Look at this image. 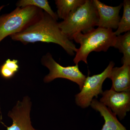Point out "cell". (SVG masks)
I'll use <instances>...</instances> for the list:
<instances>
[{"label": "cell", "mask_w": 130, "mask_h": 130, "mask_svg": "<svg viewBox=\"0 0 130 130\" xmlns=\"http://www.w3.org/2000/svg\"><path fill=\"white\" fill-rule=\"evenodd\" d=\"M10 36L13 41L24 45L37 42L55 43L72 56L75 55L77 50L72 41L61 30L57 20L44 11L38 20L24 30Z\"/></svg>", "instance_id": "cell-1"}, {"label": "cell", "mask_w": 130, "mask_h": 130, "mask_svg": "<svg viewBox=\"0 0 130 130\" xmlns=\"http://www.w3.org/2000/svg\"><path fill=\"white\" fill-rule=\"evenodd\" d=\"M116 36L112 29L99 28H94L83 33L79 32L73 36V40L80 44L77 48L73 62L78 65L83 61L88 64L87 58L93 51L106 52L109 47H113Z\"/></svg>", "instance_id": "cell-2"}, {"label": "cell", "mask_w": 130, "mask_h": 130, "mask_svg": "<svg viewBox=\"0 0 130 130\" xmlns=\"http://www.w3.org/2000/svg\"><path fill=\"white\" fill-rule=\"evenodd\" d=\"M99 17L93 0H85L83 5L70 13L67 18L59 23L61 30L72 41L79 32L85 33L97 26Z\"/></svg>", "instance_id": "cell-3"}, {"label": "cell", "mask_w": 130, "mask_h": 130, "mask_svg": "<svg viewBox=\"0 0 130 130\" xmlns=\"http://www.w3.org/2000/svg\"><path fill=\"white\" fill-rule=\"evenodd\" d=\"M43 11L36 7H17L0 16V43L7 37L24 30L42 16Z\"/></svg>", "instance_id": "cell-4"}, {"label": "cell", "mask_w": 130, "mask_h": 130, "mask_svg": "<svg viewBox=\"0 0 130 130\" xmlns=\"http://www.w3.org/2000/svg\"><path fill=\"white\" fill-rule=\"evenodd\" d=\"M41 63L49 71L43 78L44 83H48L56 78H65L77 84L80 90L83 88L86 77L80 71L78 65L62 66L55 61L50 53L42 56Z\"/></svg>", "instance_id": "cell-5"}, {"label": "cell", "mask_w": 130, "mask_h": 130, "mask_svg": "<svg viewBox=\"0 0 130 130\" xmlns=\"http://www.w3.org/2000/svg\"><path fill=\"white\" fill-rule=\"evenodd\" d=\"M114 65L115 63L111 61L101 73L86 77L80 93L75 95V101L77 106L83 108L88 107L90 106L93 98L95 96L97 98L99 95L102 94L103 84L108 78Z\"/></svg>", "instance_id": "cell-6"}, {"label": "cell", "mask_w": 130, "mask_h": 130, "mask_svg": "<svg viewBox=\"0 0 130 130\" xmlns=\"http://www.w3.org/2000/svg\"><path fill=\"white\" fill-rule=\"evenodd\" d=\"M31 105L30 98L28 96L17 102L8 114L12 120V124L11 126H6L7 130H38L31 124L30 117Z\"/></svg>", "instance_id": "cell-7"}, {"label": "cell", "mask_w": 130, "mask_h": 130, "mask_svg": "<svg viewBox=\"0 0 130 130\" xmlns=\"http://www.w3.org/2000/svg\"><path fill=\"white\" fill-rule=\"evenodd\" d=\"M102 94L100 102L108 107L120 120L124 118L130 110V91L118 92L111 89Z\"/></svg>", "instance_id": "cell-8"}, {"label": "cell", "mask_w": 130, "mask_h": 130, "mask_svg": "<svg viewBox=\"0 0 130 130\" xmlns=\"http://www.w3.org/2000/svg\"><path fill=\"white\" fill-rule=\"evenodd\" d=\"M97 9L99 20L97 26L99 28L116 29L120 20V12L123 3L117 6H108L98 0H93Z\"/></svg>", "instance_id": "cell-9"}, {"label": "cell", "mask_w": 130, "mask_h": 130, "mask_svg": "<svg viewBox=\"0 0 130 130\" xmlns=\"http://www.w3.org/2000/svg\"><path fill=\"white\" fill-rule=\"evenodd\" d=\"M108 78L111 79V89L116 92L130 91V65L123 64L112 68Z\"/></svg>", "instance_id": "cell-10"}, {"label": "cell", "mask_w": 130, "mask_h": 130, "mask_svg": "<svg viewBox=\"0 0 130 130\" xmlns=\"http://www.w3.org/2000/svg\"><path fill=\"white\" fill-rule=\"evenodd\" d=\"M90 106L93 109L99 112L104 118L105 123L101 130H126L118 120L116 115L109 108L96 99H93Z\"/></svg>", "instance_id": "cell-11"}, {"label": "cell", "mask_w": 130, "mask_h": 130, "mask_svg": "<svg viewBox=\"0 0 130 130\" xmlns=\"http://www.w3.org/2000/svg\"><path fill=\"white\" fill-rule=\"evenodd\" d=\"M85 2V0H56L58 18L65 19L70 13L74 11Z\"/></svg>", "instance_id": "cell-12"}, {"label": "cell", "mask_w": 130, "mask_h": 130, "mask_svg": "<svg viewBox=\"0 0 130 130\" xmlns=\"http://www.w3.org/2000/svg\"><path fill=\"white\" fill-rule=\"evenodd\" d=\"M113 47L118 49L120 52L123 53V64L130 65V31H128L123 35L116 36Z\"/></svg>", "instance_id": "cell-13"}, {"label": "cell", "mask_w": 130, "mask_h": 130, "mask_svg": "<svg viewBox=\"0 0 130 130\" xmlns=\"http://www.w3.org/2000/svg\"><path fill=\"white\" fill-rule=\"evenodd\" d=\"M16 6L21 8L29 6L36 7L44 10L55 20L57 21L59 19L56 13L53 11L47 0H20L16 3Z\"/></svg>", "instance_id": "cell-14"}, {"label": "cell", "mask_w": 130, "mask_h": 130, "mask_svg": "<svg viewBox=\"0 0 130 130\" xmlns=\"http://www.w3.org/2000/svg\"><path fill=\"white\" fill-rule=\"evenodd\" d=\"M123 13L120 19L117 30L115 32L116 36L130 30V1L124 0L123 3Z\"/></svg>", "instance_id": "cell-15"}, {"label": "cell", "mask_w": 130, "mask_h": 130, "mask_svg": "<svg viewBox=\"0 0 130 130\" xmlns=\"http://www.w3.org/2000/svg\"><path fill=\"white\" fill-rule=\"evenodd\" d=\"M18 60L8 59L0 67V74L6 79L11 78L19 71Z\"/></svg>", "instance_id": "cell-16"}, {"label": "cell", "mask_w": 130, "mask_h": 130, "mask_svg": "<svg viewBox=\"0 0 130 130\" xmlns=\"http://www.w3.org/2000/svg\"><path fill=\"white\" fill-rule=\"evenodd\" d=\"M5 6L4 5H3V6H0V12L1 11V10H2L3 9V8L5 7Z\"/></svg>", "instance_id": "cell-17"}, {"label": "cell", "mask_w": 130, "mask_h": 130, "mask_svg": "<svg viewBox=\"0 0 130 130\" xmlns=\"http://www.w3.org/2000/svg\"></svg>", "instance_id": "cell-18"}]
</instances>
